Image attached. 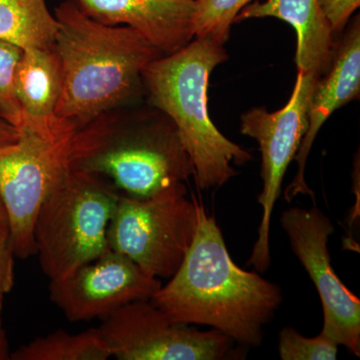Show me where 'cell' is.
I'll return each mask as SVG.
<instances>
[{
	"label": "cell",
	"mask_w": 360,
	"mask_h": 360,
	"mask_svg": "<svg viewBox=\"0 0 360 360\" xmlns=\"http://www.w3.org/2000/svg\"><path fill=\"white\" fill-rule=\"evenodd\" d=\"M196 207L198 226L184 262L149 300L172 321L210 326L243 347H259L283 302L281 288L240 269L214 217L198 200Z\"/></svg>",
	"instance_id": "cell-1"
},
{
	"label": "cell",
	"mask_w": 360,
	"mask_h": 360,
	"mask_svg": "<svg viewBox=\"0 0 360 360\" xmlns=\"http://www.w3.org/2000/svg\"><path fill=\"white\" fill-rule=\"evenodd\" d=\"M63 89L54 118L77 132L106 111L143 103L142 73L161 53L129 26L105 25L65 0L54 11Z\"/></svg>",
	"instance_id": "cell-2"
},
{
	"label": "cell",
	"mask_w": 360,
	"mask_h": 360,
	"mask_svg": "<svg viewBox=\"0 0 360 360\" xmlns=\"http://www.w3.org/2000/svg\"><path fill=\"white\" fill-rule=\"evenodd\" d=\"M68 165L134 198H150L194 174L174 122L146 101L106 111L77 130Z\"/></svg>",
	"instance_id": "cell-3"
},
{
	"label": "cell",
	"mask_w": 360,
	"mask_h": 360,
	"mask_svg": "<svg viewBox=\"0 0 360 360\" xmlns=\"http://www.w3.org/2000/svg\"><path fill=\"white\" fill-rule=\"evenodd\" d=\"M227 59L224 45L210 37H194L179 51L149 63L142 73L144 101L174 122L201 191L224 186L238 174L232 165L252 160L217 129L208 113L210 75Z\"/></svg>",
	"instance_id": "cell-4"
},
{
	"label": "cell",
	"mask_w": 360,
	"mask_h": 360,
	"mask_svg": "<svg viewBox=\"0 0 360 360\" xmlns=\"http://www.w3.org/2000/svg\"><path fill=\"white\" fill-rule=\"evenodd\" d=\"M120 194L98 175L68 167L35 220L37 255L51 281L68 276L110 250L108 227Z\"/></svg>",
	"instance_id": "cell-5"
},
{
	"label": "cell",
	"mask_w": 360,
	"mask_h": 360,
	"mask_svg": "<svg viewBox=\"0 0 360 360\" xmlns=\"http://www.w3.org/2000/svg\"><path fill=\"white\" fill-rule=\"evenodd\" d=\"M186 184L167 187L148 198L120 194L108 231L110 250L158 278H170L193 243L198 226L196 198Z\"/></svg>",
	"instance_id": "cell-6"
},
{
	"label": "cell",
	"mask_w": 360,
	"mask_h": 360,
	"mask_svg": "<svg viewBox=\"0 0 360 360\" xmlns=\"http://www.w3.org/2000/svg\"><path fill=\"white\" fill-rule=\"evenodd\" d=\"M13 144L0 148V200L15 257L37 255L34 225L40 206L68 169L73 134L23 125Z\"/></svg>",
	"instance_id": "cell-7"
},
{
	"label": "cell",
	"mask_w": 360,
	"mask_h": 360,
	"mask_svg": "<svg viewBox=\"0 0 360 360\" xmlns=\"http://www.w3.org/2000/svg\"><path fill=\"white\" fill-rule=\"evenodd\" d=\"M319 78L297 71L290 101L281 110L269 112L264 108H255L241 115V134L255 139L262 153L260 175L264 187L257 198L262 208V220L248 259V264L258 272H265L270 266L272 212L281 196L288 165L307 134L310 101Z\"/></svg>",
	"instance_id": "cell-8"
},
{
	"label": "cell",
	"mask_w": 360,
	"mask_h": 360,
	"mask_svg": "<svg viewBox=\"0 0 360 360\" xmlns=\"http://www.w3.org/2000/svg\"><path fill=\"white\" fill-rule=\"evenodd\" d=\"M118 360L238 359L234 341L219 330L201 331L172 321L150 300H139L104 317L98 328Z\"/></svg>",
	"instance_id": "cell-9"
},
{
	"label": "cell",
	"mask_w": 360,
	"mask_h": 360,
	"mask_svg": "<svg viewBox=\"0 0 360 360\" xmlns=\"http://www.w3.org/2000/svg\"><path fill=\"white\" fill-rule=\"evenodd\" d=\"M281 224L290 248L314 283L322 304L321 333L360 355V300L340 281L331 264L328 238L335 225L328 215L312 206L291 207L283 212Z\"/></svg>",
	"instance_id": "cell-10"
},
{
	"label": "cell",
	"mask_w": 360,
	"mask_h": 360,
	"mask_svg": "<svg viewBox=\"0 0 360 360\" xmlns=\"http://www.w3.org/2000/svg\"><path fill=\"white\" fill-rule=\"evenodd\" d=\"M162 285L122 253L108 250L68 276L51 281V300L70 321L108 316L139 300H148Z\"/></svg>",
	"instance_id": "cell-11"
},
{
	"label": "cell",
	"mask_w": 360,
	"mask_h": 360,
	"mask_svg": "<svg viewBox=\"0 0 360 360\" xmlns=\"http://www.w3.org/2000/svg\"><path fill=\"white\" fill-rule=\"evenodd\" d=\"M360 94V23L354 18L347 34L335 45L330 68L319 78L309 112V127L298 148L295 160L297 174L284 191V200L291 202L296 196L314 198L305 180V167L312 146L322 125L329 116L350 101L359 99Z\"/></svg>",
	"instance_id": "cell-12"
},
{
	"label": "cell",
	"mask_w": 360,
	"mask_h": 360,
	"mask_svg": "<svg viewBox=\"0 0 360 360\" xmlns=\"http://www.w3.org/2000/svg\"><path fill=\"white\" fill-rule=\"evenodd\" d=\"M87 16L105 25L141 33L165 56L194 39L195 0H77Z\"/></svg>",
	"instance_id": "cell-13"
},
{
	"label": "cell",
	"mask_w": 360,
	"mask_h": 360,
	"mask_svg": "<svg viewBox=\"0 0 360 360\" xmlns=\"http://www.w3.org/2000/svg\"><path fill=\"white\" fill-rule=\"evenodd\" d=\"M274 18L292 26L297 35V71L321 77L328 72L335 42L319 0H265L246 6L236 22L250 18Z\"/></svg>",
	"instance_id": "cell-14"
},
{
	"label": "cell",
	"mask_w": 360,
	"mask_h": 360,
	"mask_svg": "<svg viewBox=\"0 0 360 360\" xmlns=\"http://www.w3.org/2000/svg\"><path fill=\"white\" fill-rule=\"evenodd\" d=\"M61 89L63 70L56 49H23L15 75L16 96L22 111L20 127H54L58 123L53 115Z\"/></svg>",
	"instance_id": "cell-15"
},
{
	"label": "cell",
	"mask_w": 360,
	"mask_h": 360,
	"mask_svg": "<svg viewBox=\"0 0 360 360\" xmlns=\"http://www.w3.org/2000/svg\"><path fill=\"white\" fill-rule=\"evenodd\" d=\"M56 32L46 0H0V39L22 49H54Z\"/></svg>",
	"instance_id": "cell-16"
},
{
	"label": "cell",
	"mask_w": 360,
	"mask_h": 360,
	"mask_svg": "<svg viewBox=\"0 0 360 360\" xmlns=\"http://www.w3.org/2000/svg\"><path fill=\"white\" fill-rule=\"evenodd\" d=\"M112 357L98 328L77 335L54 331L37 338L11 354L13 360H106Z\"/></svg>",
	"instance_id": "cell-17"
},
{
	"label": "cell",
	"mask_w": 360,
	"mask_h": 360,
	"mask_svg": "<svg viewBox=\"0 0 360 360\" xmlns=\"http://www.w3.org/2000/svg\"><path fill=\"white\" fill-rule=\"evenodd\" d=\"M253 0H195L194 37H210L224 45L238 14Z\"/></svg>",
	"instance_id": "cell-18"
},
{
	"label": "cell",
	"mask_w": 360,
	"mask_h": 360,
	"mask_svg": "<svg viewBox=\"0 0 360 360\" xmlns=\"http://www.w3.org/2000/svg\"><path fill=\"white\" fill-rule=\"evenodd\" d=\"M23 49L0 39V116L14 127H20L22 111L15 91V75Z\"/></svg>",
	"instance_id": "cell-19"
},
{
	"label": "cell",
	"mask_w": 360,
	"mask_h": 360,
	"mask_svg": "<svg viewBox=\"0 0 360 360\" xmlns=\"http://www.w3.org/2000/svg\"><path fill=\"white\" fill-rule=\"evenodd\" d=\"M340 345L323 333L305 338L296 329H281L278 338L279 356L283 360H335Z\"/></svg>",
	"instance_id": "cell-20"
},
{
	"label": "cell",
	"mask_w": 360,
	"mask_h": 360,
	"mask_svg": "<svg viewBox=\"0 0 360 360\" xmlns=\"http://www.w3.org/2000/svg\"><path fill=\"white\" fill-rule=\"evenodd\" d=\"M13 248L6 220L0 221V307L14 284Z\"/></svg>",
	"instance_id": "cell-21"
},
{
	"label": "cell",
	"mask_w": 360,
	"mask_h": 360,
	"mask_svg": "<svg viewBox=\"0 0 360 360\" xmlns=\"http://www.w3.org/2000/svg\"><path fill=\"white\" fill-rule=\"evenodd\" d=\"M333 39L342 33L348 20L360 6V0H319Z\"/></svg>",
	"instance_id": "cell-22"
},
{
	"label": "cell",
	"mask_w": 360,
	"mask_h": 360,
	"mask_svg": "<svg viewBox=\"0 0 360 360\" xmlns=\"http://www.w3.org/2000/svg\"><path fill=\"white\" fill-rule=\"evenodd\" d=\"M20 137V130L0 116V148L13 144Z\"/></svg>",
	"instance_id": "cell-23"
},
{
	"label": "cell",
	"mask_w": 360,
	"mask_h": 360,
	"mask_svg": "<svg viewBox=\"0 0 360 360\" xmlns=\"http://www.w3.org/2000/svg\"><path fill=\"white\" fill-rule=\"evenodd\" d=\"M11 359L8 352V343H7L6 333L0 328V360Z\"/></svg>",
	"instance_id": "cell-24"
},
{
	"label": "cell",
	"mask_w": 360,
	"mask_h": 360,
	"mask_svg": "<svg viewBox=\"0 0 360 360\" xmlns=\"http://www.w3.org/2000/svg\"><path fill=\"white\" fill-rule=\"evenodd\" d=\"M4 220H6V210H4V205H2L1 200H0V221H4Z\"/></svg>",
	"instance_id": "cell-25"
},
{
	"label": "cell",
	"mask_w": 360,
	"mask_h": 360,
	"mask_svg": "<svg viewBox=\"0 0 360 360\" xmlns=\"http://www.w3.org/2000/svg\"><path fill=\"white\" fill-rule=\"evenodd\" d=\"M1 314H2V307H0V328H2V326H1Z\"/></svg>",
	"instance_id": "cell-26"
}]
</instances>
